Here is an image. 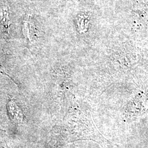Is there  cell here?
Masks as SVG:
<instances>
[{
    "label": "cell",
    "instance_id": "1",
    "mask_svg": "<svg viewBox=\"0 0 148 148\" xmlns=\"http://www.w3.org/2000/svg\"><path fill=\"white\" fill-rule=\"evenodd\" d=\"M0 23L2 31L5 32H8L10 22L8 18V12L6 7H2L0 8Z\"/></svg>",
    "mask_w": 148,
    "mask_h": 148
}]
</instances>
